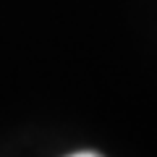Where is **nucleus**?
<instances>
[{"label":"nucleus","mask_w":157,"mask_h":157,"mask_svg":"<svg viewBox=\"0 0 157 157\" xmlns=\"http://www.w3.org/2000/svg\"><path fill=\"white\" fill-rule=\"evenodd\" d=\"M71 157H102V155H97V152H76Z\"/></svg>","instance_id":"nucleus-1"}]
</instances>
